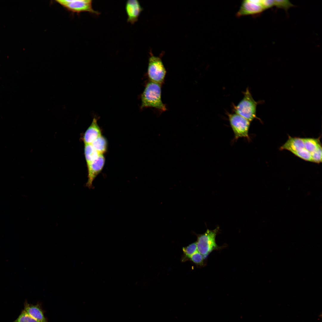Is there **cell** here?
I'll use <instances>...</instances> for the list:
<instances>
[{
    "instance_id": "1",
    "label": "cell",
    "mask_w": 322,
    "mask_h": 322,
    "mask_svg": "<svg viewBox=\"0 0 322 322\" xmlns=\"http://www.w3.org/2000/svg\"><path fill=\"white\" fill-rule=\"evenodd\" d=\"M141 107H151L162 111L167 110L161 99V84L151 81L146 84L141 96Z\"/></svg>"
},
{
    "instance_id": "2",
    "label": "cell",
    "mask_w": 322,
    "mask_h": 322,
    "mask_svg": "<svg viewBox=\"0 0 322 322\" xmlns=\"http://www.w3.org/2000/svg\"><path fill=\"white\" fill-rule=\"evenodd\" d=\"M219 228L210 230L207 229L203 234L198 236L196 242L197 250L205 259L213 251L220 248L216 242V237Z\"/></svg>"
},
{
    "instance_id": "3",
    "label": "cell",
    "mask_w": 322,
    "mask_h": 322,
    "mask_svg": "<svg viewBox=\"0 0 322 322\" xmlns=\"http://www.w3.org/2000/svg\"><path fill=\"white\" fill-rule=\"evenodd\" d=\"M257 102L254 100L248 89L244 93L243 99L234 107L235 113L250 122L256 117Z\"/></svg>"
},
{
    "instance_id": "4",
    "label": "cell",
    "mask_w": 322,
    "mask_h": 322,
    "mask_svg": "<svg viewBox=\"0 0 322 322\" xmlns=\"http://www.w3.org/2000/svg\"><path fill=\"white\" fill-rule=\"evenodd\" d=\"M56 2L67 11L72 13L79 14L88 12L96 16L100 13L93 8L92 0H56Z\"/></svg>"
},
{
    "instance_id": "5",
    "label": "cell",
    "mask_w": 322,
    "mask_h": 322,
    "mask_svg": "<svg viewBox=\"0 0 322 322\" xmlns=\"http://www.w3.org/2000/svg\"><path fill=\"white\" fill-rule=\"evenodd\" d=\"M148 59V74L150 81L161 85L164 81L166 70L160 57L151 52Z\"/></svg>"
},
{
    "instance_id": "6",
    "label": "cell",
    "mask_w": 322,
    "mask_h": 322,
    "mask_svg": "<svg viewBox=\"0 0 322 322\" xmlns=\"http://www.w3.org/2000/svg\"><path fill=\"white\" fill-rule=\"evenodd\" d=\"M230 124L236 140L241 137L245 138L249 140V130L250 122L242 116L236 113L229 114Z\"/></svg>"
},
{
    "instance_id": "7",
    "label": "cell",
    "mask_w": 322,
    "mask_h": 322,
    "mask_svg": "<svg viewBox=\"0 0 322 322\" xmlns=\"http://www.w3.org/2000/svg\"><path fill=\"white\" fill-rule=\"evenodd\" d=\"M105 162L104 157L103 154H101L97 160L87 165L88 180L86 186L89 188H91L92 187L93 181L102 170Z\"/></svg>"
},
{
    "instance_id": "8",
    "label": "cell",
    "mask_w": 322,
    "mask_h": 322,
    "mask_svg": "<svg viewBox=\"0 0 322 322\" xmlns=\"http://www.w3.org/2000/svg\"><path fill=\"white\" fill-rule=\"evenodd\" d=\"M265 10L262 6L261 0L243 1L237 16L256 14L259 13Z\"/></svg>"
},
{
    "instance_id": "9",
    "label": "cell",
    "mask_w": 322,
    "mask_h": 322,
    "mask_svg": "<svg viewBox=\"0 0 322 322\" xmlns=\"http://www.w3.org/2000/svg\"><path fill=\"white\" fill-rule=\"evenodd\" d=\"M125 8L127 16V21L131 24L138 20L143 8L137 0H128L126 2Z\"/></svg>"
},
{
    "instance_id": "10",
    "label": "cell",
    "mask_w": 322,
    "mask_h": 322,
    "mask_svg": "<svg viewBox=\"0 0 322 322\" xmlns=\"http://www.w3.org/2000/svg\"><path fill=\"white\" fill-rule=\"evenodd\" d=\"M28 315L39 322H48L41 305L24 303L23 310Z\"/></svg>"
},
{
    "instance_id": "11",
    "label": "cell",
    "mask_w": 322,
    "mask_h": 322,
    "mask_svg": "<svg viewBox=\"0 0 322 322\" xmlns=\"http://www.w3.org/2000/svg\"><path fill=\"white\" fill-rule=\"evenodd\" d=\"M101 135V131L98 125L97 120L94 118L90 126L84 133L83 139L85 144H91Z\"/></svg>"
},
{
    "instance_id": "12",
    "label": "cell",
    "mask_w": 322,
    "mask_h": 322,
    "mask_svg": "<svg viewBox=\"0 0 322 322\" xmlns=\"http://www.w3.org/2000/svg\"><path fill=\"white\" fill-rule=\"evenodd\" d=\"M304 148L303 138L290 137L280 148L281 150H288L293 154Z\"/></svg>"
},
{
    "instance_id": "13",
    "label": "cell",
    "mask_w": 322,
    "mask_h": 322,
    "mask_svg": "<svg viewBox=\"0 0 322 322\" xmlns=\"http://www.w3.org/2000/svg\"><path fill=\"white\" fill-rule=\"evenodd\" d=\"M84 154L87 165L97 160L101 154L91 144H85Z\"/></svg>"
},
{
    "instance_id": "14",
    "label": "cell",
    "mask_w": 322,
    "mask_h": 322,
    "mask_svg": "<svg viewBox=\"0 0 322 322\" xmlns=\"http://www.w3.org/2000/svg\"><path fill=\"white\" fill-rule=\"evenodd\" d=\"M91 144L100 154H103L107 150V140L106 139L101 135L96 138Z\"/></svg>"
},
{
    "instance_id": "15",
    "label": "cell",
    "mask_w": 322,
    "mask_h": 322,
    "mask_svg": "<svg viewBox=\"0 0 322 322\" xmlns=\"http://www.w3.org/2000/svg\"><path fill=\"white\" fill-rule=\"evenodd\" d=\"M304 148L311 153L316 150L321 144L319 139L303 138Z\"/></svg>"
},
{
    "instance_id": "16",
    "label": "cell",
    "mask_w": 322,
    "mask_h": 322,
    "mask_svg": "<svg viewBox=\"0 0 322 322\" xmlns=\"http://www.w3.org/2000/svg\"><path fill=\"white\" fill-rule=\"evenodd\" d=\"M182 250L183 255L182 259V261L184 262L188 260L191 256L197 251L196 242L183 247Z\"/></svg>"
},
{
    "instance_id": "17",
    "label": "cell",
    "mask_w": 322,
    "mask_h": 322,
    "mask_svg": "<svg viewBox=\"0 0 322 322\" xmlns=\"http://www.w3.org/2000/svg\"><path fill=\"white\" fill-rule=\"evenodd\" d=\"M205 259L203 256L197 251L191 256L188 260L191 261L197 265L201 266L203 265Z\"/></svg>"
},
{
    "instance_id": "18",
    "label": "cell",
    "mask_w": 322,
    "mask_h": 322,
    "mask_svg": "<svg viewBox=\"0 0 322 322\" xmlns=\"http://www.w3.org/2000/svg\"><path fill=\"white\" fill-rule=\"evenodd\" d=\"M13 322H39L28 315L23 310L17 319Z\"/></svg>"
},
{
    "instance_id": "19",
    "label": "cell",
    "mask_w": 322,
    "mask_h": 322,
    "mask_svg": "<svg viewBox=\"0 0 322 322\" xmlns=\"http://www.w3.org/2000/svg\"><path fill=\"white\" fill-rule=\"evenodd\" d=\"M293 154L304 160L312 162L311 153L305 148L294 153Z\"/></svg>"
},
{
    "instance_id": "20",
    "label": "cell",
    "mask_w": 322,
    "mask_h": 322,
    "mask_svg": "<svg viewBox=\"0 0 322 322\" xmlns=\"http://www.w3.org/2000/svg\"><path fill=\"white\" fill-rule=\"evenodd\" d=\"M274 6L283 9L287 10L289 8L293 6V5L288 0H273Z\"/></svg>"
},
{
    "instance_id": "21",
    "label": "cell",
    "mask_w": 322,
    "mask_h": 322,
    "mask_svg": "<svg viewBox=\"0 0 322 322\" xmlns=\"http://www.w3.org/2000/svg\"><path fill=\"white\" fill-rule=\"evenodd\" d=\"M312 162L319 163L322 162V147L320 146L316 150L311 153Z\"/></svg>"
}]
</instances>
